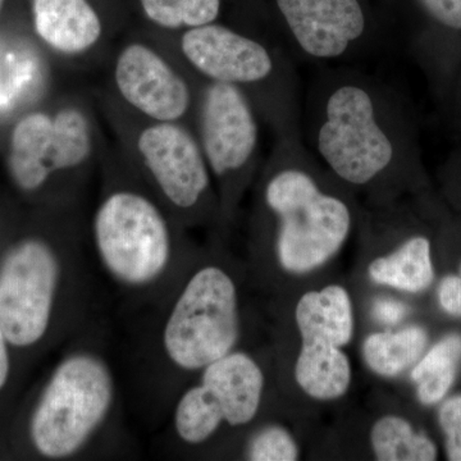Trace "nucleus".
Instances as JSON below:
<instances>
[{"mask_svg":"<svg viewBox=\"0 0 461 461\" xmlns=\"http://www.w3.org/2000/svg\"><path fill=\"white\" fill-rule=\"evenodd\" d=\"M122 372L111 324L99 311L71 339L45 379L26 423L36 456L53 461L131 457Z\"/></svg>","mask_w":461,"mask_h":461,"instance_id":"nucleus-3","label":"nucleus"},{"mask_svg":"<svg viewBox=\"0 0 461 461\" xmlns=\"http://www.w3.org/2000/svg\"><path fill=\"white\" fill-rule=\"evenodd\" d=\"M375 284L417 294L426 290L435 278L430 242L426 236L414 235L387 256L375 258L368 268Z\"/></svg>","mask_w":461,"mask_h":461,"instance_id":"nucleus-17","label":"nucleus"},{"mask_svg":"<svg viewBox=\"0 0 461 461\" xmlns=\"http://www.w3.org/2000/svg\"><path fill=\"white\" fill-rule=\"evenodd\" d=\"M75 209L62 227L18 240L0 262V326L16 350L66 344L100 308Z\"/></svg>","mask_w":461,"mask_h":461,"instance_id":"nucleus-4","label":"nucleus"},{"mask_svg":"<svg viewBox=\"0 0 461 461\" xmlns=\"http://www.w3.org/2000/svg\"><path fill=\"white\" fill-rule=\"evenodd\" d=\"M348 187L306 147L303 135L276 139L258 198V232H271L281 268L304 275L344 247L354 223Z\"/></svg>","mask_w":461,"mask_h":461,"instance_id":"nucleus-6","label":"nucleus"},{"mask_svg":"<svg viewBox=\"0 0 461 461\" xmlns=\"http://www.w3.org/2000/svg\"><path fill=\"white\" fill-rule=\"evenodd\" d=\"M372 313L379 323L395 326L408 314V306L393 297H381L373 304Z\"/></svg>","mask_w":461,"mask_h":461,"instance_id":"nucleus-26","label":"nucleus"},{"mask_svg":"<svg viewBox=\"0 0 461 461\" xmlns=\"http://www.w3.org/2000/svg\"><path fill=\"white\" fill-rule=\"evenodd\" d=\"M438 420L445 433L447 459L461 461V395L450 397L442 403Z\"/></svg>","mask_w":461,"mask_h":461,"instance_id":"nucleus-23","label":"nucleus"},{"mask_svg":"<svg viewBox=\"0 0 461 461\" xmlns=\"http://www.w3.org/2000/svg\"><path fill=\"white\" fill-rule=\"evenodd\" d=\"M429 342L421 327L373 333L363 344L366 366L381 377L393 378L417 364Z\"/></svg>","mask_w":461,"mask_h":461,"instance_id":"nucleus-18","label":"nucleus"},{"mask_svg":"<svg viewBox=\"0 0 461 461\" xmlns=\"http://www.w3.org/2000/svg\"><path fill=\"white\" fill-rule=\"evenodd\" d=\"M460 362V335L446 336L417 362L411 371V379L423 405H436L447 395Z\"/></svg>","mask_w":461,"mask_h":461,"instance_id":"nucleus-19","label":"nucleus"},{"mask_svg":"<svg viewBox=\"0 0 461 461\" xmlns=\"http://www.w3.org/2000/svg\"><path fill=\"white\" fill-rule=\"evenodd\" d=\"M433 25L444 32H461V0H417Z\"/></svg>","mask_w":461,"mask_h":461,"instance_id":"nucleus-24","label":"nucleus"},{"mask_svg":"<svg viewBox=\"0 0 461 461\" xmlns=\"http://www.w3.org/2000/svg\"><path fill=\"white\" fill-rule=\"evenodd\" d=\"M242 456L251 461H295L299 446L286 429L277 424L259 427L242 446Z\"/></svg>","mask_w":461,"mask_h":461,"instance_id":"nucleus-22","label":"nucleus"},{"mask_svg":"<svg viewBox=\"0 0 461 461\" xmlns=\"http://www.w3.org/2000/svg\"><path fill=\"white\" fill-rule=\"evenodd\" d=\"M122 375L127 406L158 430L182 388L240 348L244 330L235 271L199 253L156 304L126 317Z\"/></svg>","mask_w":461,"mask_h":461,"instance_id":"nucleus-1","label":"nucleus"},{"mask_svg":"<svg viewBox=\"0 0 461 461\" xmlns=\"http://www.w3.org/2000/svg\"><path fill=\"white\" fill-rule=\"evenodd\" d=\"M266 391L259 360L244 348L209 364L176 397L157 430V453L177 459L203 450L226 429L256 421Z\"/></svg>","mask_w":461,"mask_h":461,"instance_id":"nucleus-8","label":"nucleus"},{"mask_svg":"<svg viewBox=\"0 0 461 461\" xmlns=\"http://www.w3.org/2000/svg\"><path fill=\"white\" fill-rule=\"evenodd\" d=\"M3 2H5V0H0V8H2Z\"/></svg>","mask_w":461,"mask_h":461,"instance_id":"nucleus-28","label":"nucleus"},{"mask_svg":"<svg viewBox=\"0 0 461 461\" xmlns=\"http://www.w3.org/2000/svg\"><path fill=\"white\" fill-rule=\"evenodd\" d=\"M114 83L124 102L154 122H178L193 107L189 83L141 42H132L118 54Z\"/></svg>","mask_w":461,"mask_h":461,"instance_id":"nucleus-12","label":"nucleus"},{"mask_svg":"<svg viewBox=\"0 0 461 461\" xmlns=\"http://www.w3.org/2000/svg\"><path fill=\"white\" fill-rule=\"evenodd\" d=\"M9 171L21 190L36 193L67 175L58 147L53 115L32 113L12 133Z\"/></svg>","mask_w":461,"mask_h":461,"instance_id":"nucleus-13","label":"nucleus"},{"mask_svg":"<svg viewBox=\"0 0 461 461\" xmlns=\"http://www.w3.org/2000/svg\"><path fill=\"white\" fill-rule=\"evenodd\" d=\"M306 147L350 190L386 202L414 171V136L395 87L378 76L327 67L315 74L302 107Z\"/></svg>","mask_w":461,"mask_h":461,"instance_id":"nucleus-2","label":"nucleus"},{"mask_svg":"<svg viewBox=\"0 0 461 461\" xmlns=\"http://www.w3.org/2000/svg\"><path fill=\"white\" fill-rule=\"evenodd\" d=\"M275 7L282 41L294 59L346 62L379 44L363 0H275Z\"/></svg>","mask_w":461,"mask_h":461,"instance_id":"nucleus-11","label":"nucleus"},{"mask_svg":"<svg viewBox=\"0 0 461 461\" xmlns=\"http://www.w3.org/2000/svg\"><path fill=\"white\" fill-rule=\"evenodd\" d=\"M371 445L379 461H432L437 446L429 436L417 432L408 420L386 415L375 421L371 430Z\"/></svg>","mask_w":461,"mask_h":461,"instance_id":"nucleus-20","label":"nucleus"},{"mask_svg":"<svg viewBox=\"0 0 461 461\" xmlns=\"http://www.w3.org/2000/svg\"><path fill=\"white\" fill-rule=\"evenodd\" d=\"M438 300L446 313L461 317V264L459 275L447 276L439 284Z\"/></svg>","mask_w":461,"mask_h":461,"instance_id":"nucleus-25","label":"nucleus"},{"mask_svg":"<svg viewBox=\"0 0 461 461\" xmlns=\"http://www.w3.org/2000/svg\"><path fill=\"white\" fill-rule=\"evenodd\" d=\"M33 23L45 44L58 53H85L102 36V23L87 0H33Z\"/></svg>","mask_w":461,"mask_h":461,"instance_id":"nucleus-14","label":"nucleus"},{"mask_svg":"<svg viewBox=\"0 0 461 461\" xmlns=\"http://www.w3.org/2000/svg\"><path fill=\"white\" fill-rule=\"evenodd\" d=\"M149 20L165 29H194L215 23L221 0H140Z\"/></svg>","mask_w":461,"mask_h":461,"instance_id":"nucleus-21","label":"nucleus"},{"mask_svg":"<svg viewBox=\"0 0 461 461\" xmlns=\"http://www.w3.org/2000/svg\"><path fill=\"white\" fill-rule=\"evenodd\" d=\"M180 50L203 80L244 91L276 139L303 135L295 59L280 41L212 23L186 30Z\"/></svg>","mask_w":461,"mask_h":461,"instance_id":"nucleus-7","label":"nucleus"},{"mask_svg":"<svg viewBox=\"0 0 461 461\" xmlns=\"http://www.w3.org/2000/svg\"><path fill=\"white\" fill-rule=\"evenodd\" d=\"M203 81L198 104L199 142L218 184L224 224L232 220L236 205L256 171L259 114L238 86Z\"/></svg>","mask_w":461,"mask_h":461,"instance_id":"nucleus-9","label":"nucleus"},{"mask_svg":"<svg viewBox=\"0 0 461 461\" xmlns=\"http://www.w3.org/2000/svg\"><path fill=\"white\" fill-rule=\"evenodd\" d=\"M351 364L339 346L303 342L295 364V379L306 395L321 402L339 399L351 384Z\"/></svg>","mask_w":461,"mask_h":461,"instance_id":"nucleus-16","label":"nucleus"},{"mask_svg":"<svg viewBox=\"0 0 461 461\" xmlns=\"http://www.w3.org/2000/svg\"><path fill=\"white\" fill-rule=\"evenodd\" d=\"M109 181L91 218L94 267L130 317L176 286L198 251L147 181Z\"/></svg>","mask_w":461,"mask_h":461,"instance_id":"nucleus-5","label":"nucleus"},{"mask_svg":"<svg viewBox=\"0 0 461 461\" xmlns=\"http://www.w3.org/2000/svg\"><path fill=\"white\" fill-rule=\"evenodd\" d=\"M144 180L185 227L223 224L213 176L196 139L178 122H156L139 135Z\"/></svg>","mask_w":461,"mask_h":461,"instance_id":"nucleus-10","label":"nucleus"},{"mask_svg":"<svg viewBox=\"0 0 461 461\" xmlns=\"http://www.w3.org/2000/svg\"><path fill=\"white\" fill-rule=\"evenodd\" d=\"M303 342H323L344 348L354 335V311L346 288L330 285L300 297L295 309Z\"/></svg>","mask_w":461,"mask_h":461,"instance_id":"nucleus-15","label":"nucleus"},{"mask_svg":"<svg viewBox=\"0 0 461 461\" xmlns=\"http://www.w3.org/2000/svg\"><path fill=\"white\" fill-rule=\"evenodd\" d=\"M11 342L0 326V393L7 387L12 372Z\"/></svg>","mask_w":461,"mask_h":461,"instance_id":"nucleus-27","label":"nucleus"}]
</instances>
